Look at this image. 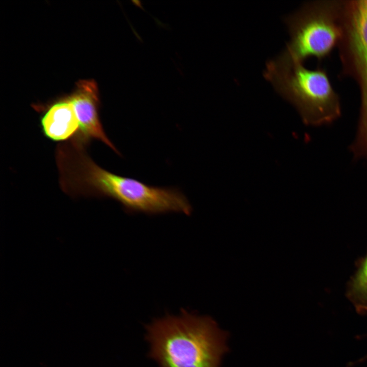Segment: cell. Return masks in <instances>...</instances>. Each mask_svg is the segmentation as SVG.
Segmentation results:
<instances>
[{
	"mask_svg": "<svg viewBox=\"0 0 367 367\" xmlns=\"http://www.w3.org/2000/svg\"><path fill=\"white\" fill-rule=\"evenodd\" d=\"M60 181L63 191L69 195L109 197L120 202L127 212L190 215L192 211L188 200L179 189L151 186L113 173L96 164L85 148L74 149L66 157Z\"/></svg>",
	"mask_w": 367,
	"mask_h": 367,
	"instance_id": "cell-1",
	"label": "cell"
},
{
	"mask_svg": "<svg viewBox=\"0 0 367 367\" xmlns=\"http://www.w3.org/2000/svg\"><path fill=\"white\" fill-rule=\"evenodd\" d=\"M148 356L159 367H220L228 350L227 333L207 316L185 310L146 326Z\"/></svg>",
	"mask_w": 367,
	"mask_h": 367,
	"instance_id": "cell-2",
	"label": "cell"
},
{
	"mask_svg": "<svg viewBox=\"0 0 367 367\" xmlns=\"http://www.w3.org/2000/svg\"><path fill=\"white\" fill-rule=\"evenodd\" d=\"M264 75L296 108L306 124H330L340 117L339 96L324 69H309L303 63L284 62L276 58L267 62Z\"/></svg>",
	"mask_w": 367,
	"mask_h": 367,
	"instance_id": "cell-3",
	"label": "cell"
},
{
	"mask_svg": "<svg viewBox=\"0 0 367 367\" xmlns=\"http://www.w3.org/2000/svg\"><path fill=\"white\" fill-rule=\"evenodd\" d=\"M290 41L277 57L289 63L326 58L337 46L343 35V1H317L304 5L287 16Z\"/></svg>",
	"mask_w": 367,
	"mask_h": 367,
	"instance_id": "cell-4",
	"label": "cell"
},
{
	"mask_svg": "<svg viewBox=\"0 0 367 367\" xmlns=\"http://www.w3.org/2000/svg\"><path fill=\"white\" fill-rule=\"evenodd\" d=\"M343 35L337 45L344 74L359 86L360 108L356 136L349 147L355 159L367 158V13L355 1H345Z\"/></svg>",
	"mask_w": 367,
	"mask_h": 367,
	"instance_id": "cell-5",
	"label": "cell"
},
{
	"mask_svg": "<svg viewBox=\"0 0 367 367\" xmlns=\"http://www.w3.org/2000/svg\"><path fill=\"white\" fill-rule=\"evenodd\" d=\"M67 98L74 107L80 124L78 132L73 138L86 144L92 140L100 141L120 154L107 136L100 121L98 113V89L96 83L91 80L78 82L75 91Z\"/></svg>",
	"mask_w": 367,
	"mask_h": 367,
	"instance_id": "cell-6",
	"label": "cell"
},
{
	"mask_svg": "<svg viewBox=\"0 0 367 367\" xmlns=\"http://www.w3.org/2000/svg\"><path fill=\"white\" fill-rule=\"evenodd\" d=\"M40 126L46 138L63 142L75 137L80 127L74 107L68 98L50 106L41 118Z\"/></svg>",
	"mask_w": 367,
	"mask_h": 367,
	"instance_id": "cell-7",
	"label": "cell"
},
{
	"mask_svg": "<svg viewBox=\"0 0 367 367\" xmlns=\"http://www.w3.org/2000/svg\"><path fill=\"white\" fill-rule=\"evenodd\" d=\"M345 295L359 315H367V252L355 261V270L348 280Z\"/></svg>",
	"mask_w": 367,
	"mask_h": 367,
	"instance_id": "cell-8",
	"label": "cell"
},
{
	"mask_svg": "<svg viewBox=\"0 0 367 367\" xmlns=\"http://www.w3.org/2000/svg\"><path fill=\"white\" fill-rule=\"evenodd\" d=\"M355 2L361 11L367 13V0L355 1Z\"/></svg>",
	"mask_w": 367,
	"mask_h": 367,
	"instance_id": "cell-9",
	"label": "cell"
},
{
	"mask_svg": "<svg viewBox=\"0 0 367 367\" xmlns=\"http://www.w3.org/2000/svg\"><path fill=\"white\" fill-rule=\"evenodd\" d=\"M366 337H367V334H366Z\"/></svg>",
	"mask_w": 367,
	"mask_h": 367,
	"instance_id": "cell-10",
	"label": "cell"
}]
</instances>
